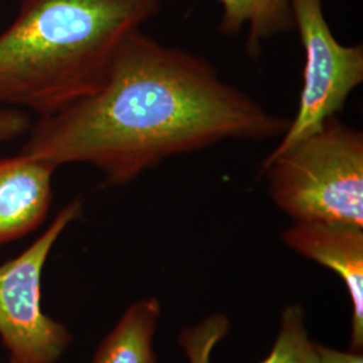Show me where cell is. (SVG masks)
I'll list each match as a JSON object with an SVG mask.
<instances>
[{"label":"cell","instance_id":"obj_1","mask_svg":"<svg viewBox=\"0 0 363 363\" xmlns=\"http://www.w3.org/2000/svg\"><path fill=\"white\" fill-rule=\"evenodd\" d=\"M288 125L206 58L136 30L120 43L103 84L39 117L21 154L54 167L86 163L108 184L124 186L172 156L228 139L269 140Z\"/></svg>","mask_w":363,"mask_h":363},{"label":"cell","instance_id":"obj_2","mask_svg":"<svg viewBox=\"0 0 363 363\" xmlns=\"http://www.w3.org/2000/svg\"><path fill=\"white\" fill-rule=\"evenodd\" d=\"M160 0H22L0 34V104L52 116L96 91Z\"/></svg>","mask_w":363,"mask_h":363},{"label":"cell","instance_id":"obj_3","mask_svg":"<svg viewBox=\"0 0 363 363\" xmlns=\"http://www.w3.org/2000/svg\"><path fill=\"white\" fill-rule=\"evenodd\" d=\"M276 206L295 222L363 228V135L337 116L261 163Z\"/></svg>","mask_w":363,"mask_h":363},{"label":"cell","instance_id":"obj_4","mask_svg":"<svg viewBox=\"0 0 363 363\" xmlns=\"http://www.w3.org/2000/svg\"><path fill=\"white\" fill-rule=\"evenodd\" d=\"M81 211L82 202L72 201L33 245L0 265V337L10 362L57 363L72 342L65 325L42 310L40 284L54 244Z\"/></svg>","mask_w":363,"mask_h":363},{"label":"cell","instance_id":"obj_5","mask_svg":"<svg viewBox=\"0 0 363 363\" xmlns=\"http://www.w3.org/2000/svg\"><path fill=\"white\" fill-rule=\"evenodd\" d=\"M294 25L304 49L303 88L298 113L280 143L265 157L267 163L337 116L351 91L363 82L362 45L337 42L325 21L322 0H291Z\"/></svg>","mask_w":363,"mask_h":363},{"label":"cell","instance_id":"obj_6","mask_svg":"<svg viewBox=\"0 0 363 363\" xmlns=\"http://www.w3.org/2000/svg\"><path fill=\"white\" fill-rule=\"evenodd\" d=\"M286 247L334 271L350 294L351 350L363 346V228L339 222H295L281 235Z\"/></svg>","mask_w":363,"mask_h":363},{"label":"cell","instance_id":"obj_7","mask_svg":"<svg viewBox=\"0 0 363 363\" xmlns=\"http://www.w3.org/2000/svg\"><path fill=\"white\" fill-rule=\"evenodd\" d=\"M55 169L23 154L0 159V247L34 232L46 220Z\"/></svg>","mask_w":363,"mask_h":363},{"label":"cell","instance_id":"obj_8","mask_svg":"<svg viewBox=\"0 0 363 363\" xmlns=\"http://www.w3.org/2000/svg\"><path fill=\"white\" fill-rule=\"evenodd\" d=\"M160 313L157 298L133 303L103 339L91 363H157L154 337Z\"/></svg>","mask_w":363,"mask_h":363},{"label":"cell","instance_id":"obj_9","mask_svg":"<svg viewBox=\"0 0 363 363\" xmlns=\"http://www.w3.org/2000/svg\"><path fill=\"white\" fill-rule=\"evenodd\" d=\"M223 7L220 31L234 35L247 27V52L259 58L264 40L295 28L291 0H218Z\"/></svg>","mask_w":363,"mask_h":363},{"label":"cell","instance_id":"obj_10","mask_svg":"<svg viewBox=\"0 0 363 363\" xmlns=\"http://www.w3.org/2000/svg\"><path fill=\"white\" fill-rule=\"evenodd\" d=\"M259 363H320L316 343L308 335L306 312L301 306L284 307L272 350Z\"/></svg>","mask_w":363,"mask_h":363},{"label":"cell","instance_id":"obj_11","mask_svg":"<svg viewBox=\"0 0 363 363\" xmlns=\"http://www.w3.org/2000/svg\"><path fill=\"white\" fill-rule=\"evenodd\" d=\"M229 319L216 313L193 327L184 328L179 335V345L189 363H210L214 347L229 333Z\"/></svg>","mask_w":363,"mask_h":363},{"label":"cell","instance_id":"obj_12","mask_svg":"<svg viewBox=\"0 0 363 363\" xmlns=\"http://www.w3.org/2000/svg\"><path fill=\"white\" fill-rule=\"evenodd\" d=\"M30 127L31 120L26 111L11 106L0 109V143L21 138Z\"/></svg>","mask_w":363,"mask_h":363},{"label":"cell","instance_id":"obj_13","mask_svg":"<svg viewBox=\"0 0 363 363\" xmlns=\"http://www.w3.org/2000/svg\"><path fill=\"white\" fill-rule=\"evenodd\" d=\"M320 363H363L362 351H342L316 343Z\"/></svg>","mask_w":363,"mask_h":363},{"label":"cell","instance_id":"obj_14","mask_svg":"<svg viewBox=\"0 0 363 363\" xmlns=\"http://www.w3.org/2000/svg\"><path fill=\"white\" fill-rule=\"evenodd\" d=\"M10 363H13V362H10Z\"/></svg>","mask_w":363,"mask_h":363}]
</instances>
